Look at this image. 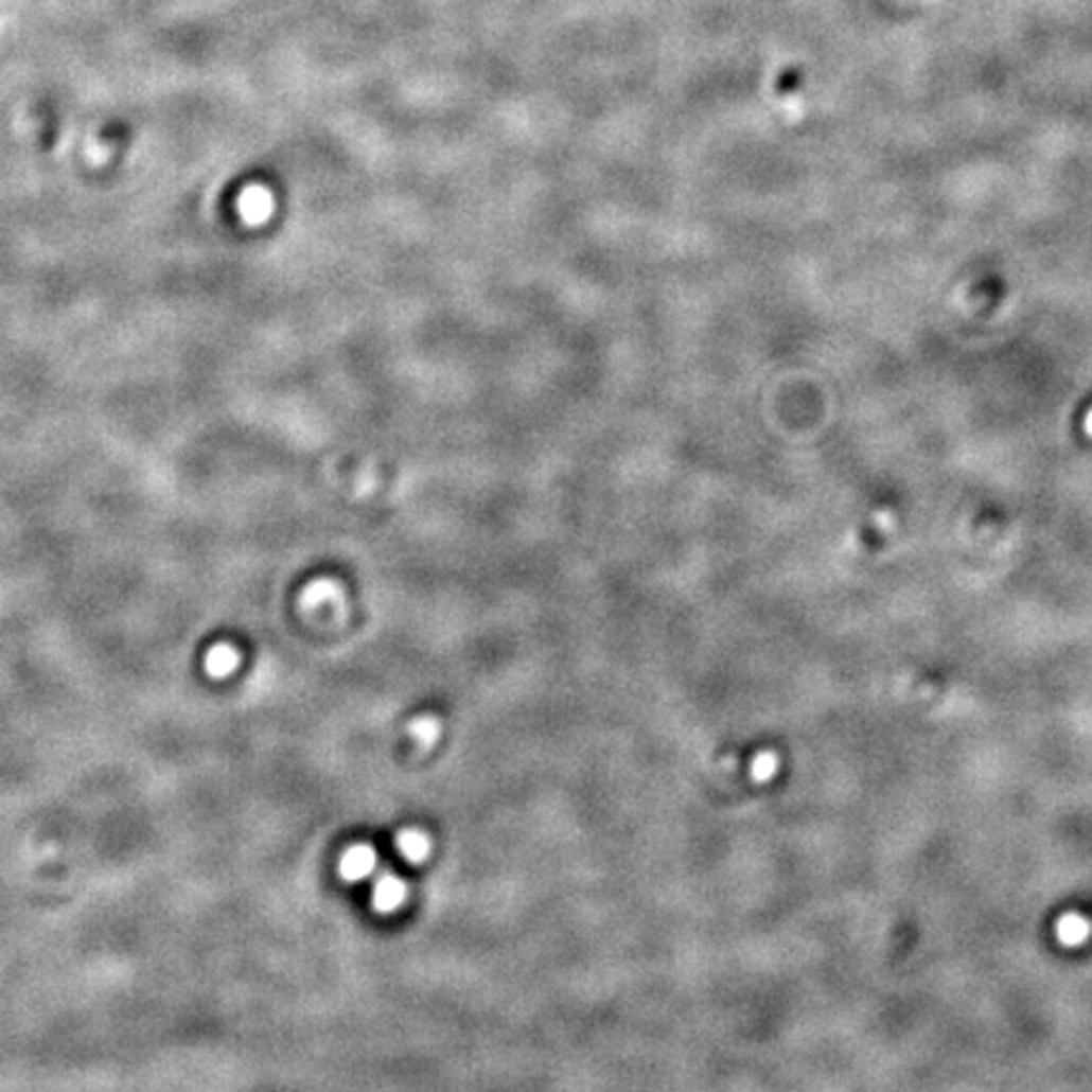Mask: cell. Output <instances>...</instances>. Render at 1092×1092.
Listing matches in <instances>:
<instances>
[{"instance_id":"6da1fadb","label":"cell","mask_w":1092,"mask_h":1092,"mask_svg":"<svg viewBox=\"0 0 1092 1092\" xmlns=\"http://www.w3.org/2000/svg\"><path fill=\"white\" fill-rule=\"evenodd\" d=\"M410 887L400 875L385 873L372 885V905L377 913H398L407 903Z\"/></svg>"},{"instance_id":"7a4b0ae2","label":"cell","mask_w":1092,"mask_h":1092,"mask_svg":"<svg viewBox=\"0 0 1092 1092\" xmlns=\"http://www.w3.org/2000/svg\"><path fill=\"white\" fill-rule=\"evenodd\" d=\"M377 870V850L372 845H352L339 858V875L347 883H362Z\"/></svg>"},{"instance_id":"3957f363","label":"cell","mask_w":1092,"mask_h":1092,"mask_svg":"<svg viewBox=\"0 0 1092 1092\" xmlns=\"http://www.w3.org/2000/svg\"><path fill=\"white\" fill-rule=\"evenodd\" d=\"M394 847H398V855L407 863L418 865L425 863L433 852V840L430 834L418 830V827H410V830H403L394 838Z\"/></svg>"},{"instance_id":"277c9868","label":"cell","mask_w":1092,"mask_h":1092,"mask_svg":"<svg viewBox=\"0 0 1092 1092\" xmlns=\"http://www.w3.org/2000/svg\"><path fill=\"white\" fill-rule=\"evenodd\" d=\"M239 663L241 655L233 645H215L206 655V673L210 677H228L230 673H235Z\"/></svg>"},{"instance_id":"5b68a950","label":"cell","mask_w":1092,"mask_h":1092,"mask_svg":"<svg viewBox=\"0 0 1092 1092\" xmlns=\"http://www.w3.org/2000/svg\"><path fill=\"white\" fill-rule=\"evenodd\" d=\"M410 734L416 736L423 746H430L440 736V721L436 716H418V719L410 723Z\"/></svg>"},{"instance_id":"8992f818","label":"cell","mask_w":1092,"mask_h":1092,"mask_svg":"<svg viewBox=\"0 0 1092 1092\" xmlns=\"http://www.w3.org/2000/svg\"><path fill=\"white\" fill-rule=\"evenodd\" d=\"M334 595H337V587H334V584L317 582V584H312V587L306 589L304 600H306V604H312V607H317V604L332 600Z\"/></svg>"},{"instance_id":"52a82bcc","label":"cell","mask_w":1092,"mask_h":1092,"mask_svg":"<svg viewBox=\"0 0 1092 1092\" xmlns=\"http://www.w3.org/2000/svg\"><path fill=\"white\" fill-rule=\"evenodd\" d=\"M774 767H776L774 764V756L759 754L754 759V764H752V776H754V779H769V776L774 774Z\"/></svg>"}]
</instances>
